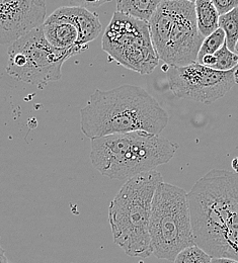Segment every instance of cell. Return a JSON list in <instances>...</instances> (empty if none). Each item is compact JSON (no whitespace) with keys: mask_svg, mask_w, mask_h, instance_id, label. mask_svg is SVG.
Masks as SVG:
<instances>
[{"mask_svg":"<svg viewBox=\"0 0 238 263\" xmlns=\"http://www.w3.org/2000/svg\"><path fill=\"white\" fill-rule=\"evenodd\" d=\"M195 244L211 257L238 260V173L212 169L188 193Z\"/></svg>","mask_w":238,"mask_h":263,"instance_id":"cell-1","label":"cell"},{"mask_svg":"<svg viewBox=\"0 0 238 263\" xmlns=\"http://www.w3.org/2000/svg\"><path fill=\"white\" fill-rule=\"evenodd\" d=\"M169 121L168 112L156 99L142 87L130 84L97 89L80 109V129L90 140L137 131L160 135Z\"/></svg>","mask_w":238,"mask_h":263,"instance_id":"cell-2","label":"cell"},{"mask_svg":"<svg viewBox=\"0 0 238 263\" xmlns=\"http://www.w3.org/2000/svg\"><path fill=\"white\" fill-rule=\"evenodd\" d=\"M178 145L161 135L137 131L91 140L90 159L103 176L128 180L170 162Z\"/></svg>","mask_w":238,"mask_h":263,"instance_id":"cell-3","label":"cell"},{"mask_svg":"<svg viewBox=\"0 0 238 263\" xmlns=\"http://www.w3.org/2000/svg\"><path fill=\"white\" fill-rule=\"evenodd\" d=\"M162 175L151 170L128 179L108 206L114 242L128 256L148 258L153 254L149 224L152 200Z\"/></svg>","mask_w":238,"mask_h":263,"instance_id":"cell-4","label":"cell"},{"mask_svg":"<svg viewBox=\"0 0 238 263\" xmlns=\"http://www.w3.org/2000/svg\"><path fill=\"white\" fill-rule=\"evenodd\" d=\"M148 24L159 60L170 66L197 63L205 37L197 26L195 3L162 0Z\"/></svg>","mask_w":238,"mask_h":263,"instance_id":"cell-5","label":"cell"},{"mask_svg":"<svg viewBox=\"0 0 238 263\" xmlns=\"http://www.w3.org/2000/svg\"><path fill=\"white\" fill-rule=\"evenodd\" d=\"M149 233L153 255L174 260L187 247L195 245L188 193L175 185L161 182L153 197Z\"/></svg>","mask_w":238,"mask_h":263,"instance_id":"cell-6","label":"cell"},{"mask_svg":"<svg viewBox=\"0 0 238 263\" xmlns=\"http://www.w3.org/2000/svg\"><path fill=\"white\" fill-rule=\"evenodd\" d=\"M80 53L79 50L63 51L52 47L41 26L9 46L6 72L16 80L43 87L60 80L62 65Z\"/></svg>","mask_w":238,"mask_h":263,"instance_id":"cell-7","label":"cell"},{"mask_svg":"<svg viewBox=\"0 0 238 263\" xmlns=\"http://www.w3.org/2000/svg\"><path fill=\"white\" fill-rule=\"evenodd\" d=\"M102 48L111 60L142 75L153 72L159 63L149 24L118 11L103 33Z\"/></svg>","mask_w":238,"mask_h":263,"instance_id":"cell-8","label":"cell"},{"mask_svg":"<svg viewBox=\"0 0 238 263\" xmlns=\"http://www.w3.org/2000/svg\"><path fill=\"white\" fill-rule=\"evenodd\" d=\"M170 90L178 99L211 104L238 84V66L229 71L215 70L199 63L188 66L164 64Z\"/></svg>","mask_w":238,"mask_h":263,"instance_id":"cell-9","label":"cell"},{"mask_svg":"<svg viewBox=\"0 0 238 263\" xmlns=\"http://www.w3.org/2000/svg\"><path fill=\"white\" fill-rule=\"evenodd\" d=\"M42 29L46 40L55 49L83 52L101 34L102 26L97 13L71 5L57 8L45 20Z\"/></svg>","mask_w":238,"mask_h":263,"instance_id":"cell-10","label":"cell"},{"mask_svg":"<svg viewBox=\"0 0 238 263\" xmlns=\"http://www.w3.org/2000/svg\"><path fill=\"white\" fill-rule=\"evenodd\" d=\"M46 0H0V46L11 45L46 17Z\"/></svg>","mask_w":238,"mask_h":263,"instance_id":"cell-11","label":"cell"},{"mask_svg":"<svg viewBox=\"0 0 238 263\" xmlns=\"http://www.w3.org/2000/svg\"><path fill=\"white\" fill-rule=\"evenodd\" d=\"M162 0H117V11L149 23Z\"/></svg>","mask_w":238,"mask_h":263,"instance_id":"cell-12","label":"cell"},{"mask_svg":"<svg viewBox=\"0 0 238 263\" xmlns=\"http://www.w3.org/2000/svg\"><path fill=\"white\" fill-rule=\"evenodd\" d=\"M195 9L197 26L204 37L219 29L220 14L211 0H196Z\"/></svg>","mask_w":238,"mask_h":263,"instance_id":"cell-13","label":"cell"},{"mask_svg":"<svg viewBox=\"0 0 238 263\" xmlns=\"http://www.w3.org/2000/svg\"><path fill=\"white\" fill-rule=\"evenodd\" d=\"M219 28L225 33V43L228 49L235 52L238 42V7L226 14L220 15Z\"/></svg>","mask_w":238,"mask_h":263,"instance_id":"cell-14","label":"cell"},{"mask_svg":"<svg viewBox=\"0 0 238 263\" xmlns=\"http://www.w3.org/2000/svg\"><path fill=\"white\" fill-rule=\"evenodd\" d=\"M225 43V33L219 28L217 31L205 37L198 53L197 63H201L206 55H214Z\"/></svg>","mask_w":238,"mask_h":263,"instance_id":"cell-15","label":"cell"},{"mask_svg":"<svg viewBox=\"0 0 238 263\" xmlns=\"http://www.w3.org/2000/svg\"><path fill=\"white\" fill-rule=\"evenodd\" d=\"M212 257L200 248L198 245H193L181 250L173 263H211Z\"/></svg>","mask_w":238,"mask_h":263,"instance_id":"cell-16","label":"cell"},{"mask_svg":"<svg viewBox=\"0 0 238 263\" xmlns=\"http://www.w3.org/2000/svg\"><path fill=\"white\" fill-rule=\"evenodd\" d=\"M216 57V64L213 67L219 71H229L238 66V55L228 49L226 43L214 54Z\"/></svg>","mask_w":238,"mask_h":263,"instance_id":"cell-17","label":"cell"},{"mask_svg":"<svg viewBox=\"0 0 238 263\" xmlns=\"http://www.w3.org/2000/svg\"><path fill=\"white\" fill-rule=\"evenodd\" d=\"M220 15L226 14L238 7V0H211Z\"/></svg>","mask_w":238,"mask_h":263,"instance_id":"cell-18","label":"cell"},{"mask_svg":"<svg viewBox=\"0 0 238 263\" xmlns=\"http://www.w3.org/2000/svg\"><path fill=\"white\" fill-rule=\"evenodd\" d=\"M113 0H70L73 5L89 8H98L105 3H108Z\"/></svg>","mask_w":238,"mask_h":263,"instance_id":"cell-19","label":"cell"},{"mask_svg":"<svg viewBox=\"0 0 238 263\" xmlns=\"http://www.w3.org/2000/svg\"><path fill=\"white\" fill-rule=\"evenodd\" d=\"M200 64L213 69V67L216 64V57H215V55H206L204 58L202 59Z\"/></svg>","mask_w":238,"mask_h":263,"instance_id":"cell-20","label":"cell"},{"mask_svg":"<svg viewBox=\"0 0 238 263\" xmlns=\"http://www.w3.org/2000/svg\"><path fill=\"white\" fill-rule=\"evenodd\" d=\"M211 263H238V260L226 257H212Z\"/></svg>","mask_w":238,"mask_h":263,"instance_id":"cell-21","label":"cell"},{"mask_svg":"<svg viewBox=\"0 0 238 263\" xmlns=\"http://www.w3.org/2000/svg\"><path fill=\"white\" fill-rule=\"evenodd\" d=\"M0 263H10L5 255L4 249L1 246H0Z\"/></svg>","mask_w":238,"mask_h":263,"instance_id":"cell-22","label":"cell"},{"mask_svg":"<svg viewBox=\"0 0 238 263\" xmlns=\"http://www.w3.org/2000/svg\"><path fill=\"white\" fill-rule=\"evenodd\" d=\"M231 166H232V169L235 173H238V157L234 158L231 162Z\"/></svg>","mask_w":238,"mask_h":263,"instance_id":"cell-23","label":"cell"},{"mask_svg":"<svg viewBox=\"0 0 238 263\" xmlns=\"http://www.w3.org/2000/svg\"><path fill=\"white\" fill-rule=\"evenodd\" d=\"M235 53H238V42L236 46H235Z\"/></svg>","mask_w":238,"mask_h":263,"instance_id":"cell-24","label":"cell"},{"mask_svg":"<svg viewBox=\"0 0 238 263\" xmlns=\"http://www.w3.org/2000/svg\"><path fill=\"white\" fill-rule=\"evenodd\" d=\"M188 1H191V2H193V3L196 2V0H188Z\"/></svg>","mask_w":238,"mask_h":263,"instance_id":"cell-25","label":"cell"}]
</instances>
